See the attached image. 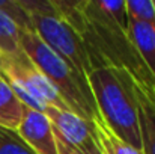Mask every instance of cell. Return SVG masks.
Wrapping results in <instances>:
<instances>
[{
    "label": "cell",
    "instance_id": "1",
    "mask_svg": "<svg viewBox=\"0 0 155 154\" xmlns=\"http://www.w3.org/2000/svg\"><path fill=\"white\" fill-rule=\"evenodd\" d=\"M83 15L84 23L78 33L97 68H120L137 83L155 89V79L128 36L125 0H84Z\"/></svg>",
    "mask_w": 155,
    "mask_h": 154
},
{
    "label": "cell",
    "instance_id": "2",
    "mask_svg": "<svg viewBox=\"0 0 155 154\" xmlns=\"http://www.w3.org/2000/svg\"><path fill=\"white\" fill-rule=\"evenodd\" d=\"M87 83L105 127L120 141L142 150L134 79L120 68L101 67L87 76Z\"/></svg>",
    "mask_w": 155,
    "mask_h": 154
},
{
    "label": "cell",
    "instance_id": "3",
    "mask_svg": "<svg viewBox=\"0 0 155 154\" xmlns=\"http://www.w3.org/2000/svg\"><path fill=\"white\" fill-rule=\"evenodd\" d=\"M20 44L24 54L51 83L71 112L91 122L101 119L87 79L77 74L56 53H53L33 30H21Z\"/></svg>",
    "mask_w": 155,
    "mask_h": 154
},
{
    "label": "cell",
    "instance_id": "4",
    "mask_svg": "<svg viewBox=\"0 0 155 154\" xmlns=\"http://www.w3.org/2000/svg\"><path fill=\"white\" fill-rule=\"evenodd\" d=\"M20 3L30 15L33 32L39 39L77 74L87 79V76L97 70L86 43L80 33L56 12L51 0H20Z\"/></svg>",
    "mask_w": 155,
    "mask_h": 154
},
{
    "label": "cell",
    "instance_id": "5",
    "mask_svg": "<svg viewBox=\"0 0 155 154\" xmlns=\"http://www.w3.org/2000/svg\"><path fill=\"white\" fill-rule=\"evenodd\" d=\"M0 76L8 82L20 101L30 109L42 113L48 106L69 110L51 83L26 54L18 59L0 57Z\"/></svg>",
    "mask_w": 155,
    "mask_h": 154
},
{
    "label": "cell",
    "instance_id": "6",
    "mask_svg": "<svg viewBox=\"0 0 155 154\" xmlns=\"http://www.w3.org/2000/svg\"><path fill=\"white\" fill-rule=\"evenodd\" d=\"M44 113L50 119L54 133L71 147L80 151H89L100 147L94 122L83 119L71 110H63L51 106H48Z\"/></svg>",
    "mask_w": 155,
    "mask_h": 154
},
{
    "label": "cell",
    "instance_id": "7",
    "mask_svg": "<svg viewBox=\"0 0 155 154\" xmlns=\"http://www.w3.org/2000/svg\"><path fill=\"white\" fill-rule=\"evenodd\" d=\"M17 133L35 154H59L53 125L42 112L24 106L23 119L17 128Z\"/></svg>",
    "mask_w": 155,
    "mask_h": 154
},
{
    "label": "cell",
    "instance_id": "8",
    "mask_svg": "<svg viewBox=\"0 0 155 154\" xmlns=\"http://www.w3.org/2000/svg\"><path fill=\"white\" fill-rule=\"evenodd\" d=\"M134 95L139 112L142 151L143 154H155V89L134 80Z\"/></svg>",
    "mask_w": 155,
    "mask_h": 154
},
{
    "label": "cell",
    "instance_id": "9",
    "mask_svg": "<svg viewBox=\"0 0 155 154\" xmlns=\"http://www.w3.org/2000/svg\"><path fill=\"white\" fill-rule=\"evenodd\" d=\"M128 36L155 79V26L127 17Z\"/></svg>",
    "mask_w": 155,
    "mask_h": 154
},
{
    "label": "cell",
    "instance_id": "10",
    "mask_svg": "<svg viewBox=\"0 0 155 154\" xmlns=\"http://www.w3.org/2000/svg\"><path fill=\"white\" fill-rule=\"evenodd\" d=\"M24 113V104L15 95L8 82L0 76V127L17 132Z\"/></svg>",
    "mask_w": 155,
    "mask_h": 154
},
{
    "label": "cell",
    "instance_id": "11",
    "mask_svg": "<svg viewBox=\"0 0 155 154\" xmlns=\"http://www.w3.org/2000/svg\"><path fill=\"white\" fill-rule=\"evenodd\" d=\"M20 27L0 11V57L18 59L24 56L20 44Z\"/></svg>",
    "mask_w": 155,
    "mask_h": 154
},
{
    "label": "cell",
    "instance_id": "12",
    "mask_svg": "<svg viewBox=\"0 0 155 154\" xmlns=\"http://www.w3.org/2000/svg\"><path fill=\"white\" fill-rule=\"evenodd\" d=\"M95 132H97V139L101 147V151L105 154H143L142 150H137L127 142L120 141L116 135H113L103 122V119L95 121Z\"/></svg>",
    "mask_w": 155,
    "mask_h": 154
},
{
    "label": "cell",
    "instance_id": "13",
    "mask_svg": "<svg viewBox=\"0 0 155 154\" xmlns=\"http://www.w3.org/2000/svg\"><path fill=\"white\" fill-rule=\"evenodd\" d=\"M0 154H35L17 132L0 127Z\"/></svg>",
    "mask_w": 155,
    "mask_h": 154
},
{
    "label": "cell",
    "instance_id": "14",
    "mask_svg": "<svg viewBox=\"0 0 155 154\" xmlns=\"http://www.w3.org/2000/svg\"><path fill=\"white\" fill-rule=\"evenodd\" d=\"M127 17L155 26L154 0H128L125 2Z\"/></svg>",
    "mask_w": 155,
    "mask_h": 154
},
{
    "label": "cell",
    "instance_id": "15",
    "mask_svg": "<svg viewBox=\"0 0 155 154\" xmlns=\"http://www.w3.org/2000/svg\"><path fill=\"white\" fill-rule=\"evenodd\" d=\"M0 11H3L20 27V30H33L30 15L21 6L20 0H3V2H0Z\"/></svg>",
    "mask_w": 155,
    "mask_h": 154
},
{
    "label": "cell",
    "instance_id": "16",
    "mask_svg": "<svg viewBox=\"0 0 155 154\" xmlns=\"http://www.w3.org/2000/svg\"><path fill=\"white\" fill-rule=\"evenodd\" d=\"M54 138H56V145H57V153L59 154H103L101 151V147H97L94 150H89V151H80L74 147H71L68 142H65L60 136H57L54 133Z\"/></svg>",
    "mask_w": 155,
    "mask_h": 154
},
{
    "label": "cell",
    "instance_id": "17",
    "mask_svg": "<svg viewBox=\"0 0 155 154\" xmlns=\"http://www.w3.org/2000/svg\"><path fill=\"white\" fill-rule=\"evenodd\" d=\"M154 6H155V0H154Z\"/></svg>",
    "mask_w": 155,
    "mask_h": 154
},
{
    "label": "cell",
    "instance_id": "18",
    "mask_svg": "<svg viewBox=\"0 0 155 154\" xmlns=\"http://www.w3.org/2000/svg\"><path fill=\"white\" fill-rule=\"evenodd\" d=\"M103 154H105V153H103Z\"/></svg>",
    "mask_w": 155,
    "mask_h": 154
}]
</instances>
